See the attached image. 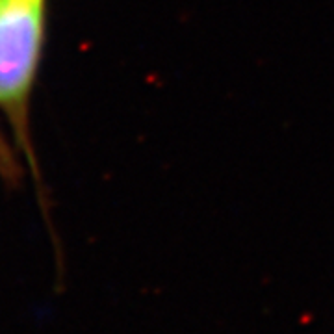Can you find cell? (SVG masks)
<instances>
[{
    "label": "cell",
    "instance_id": "cell-1",
    "mask_svg": "<svg viewBox=\"0 0 334 334\" xmlns=\"http://www.w3.org/2000/svg\"><path fill=\"white\" fill-rule=\"evenodd\" d=\"M43 34V0H0V106L21 115Z\"/></svg>",
    "mask_w": 334,
    "mask_h": 334
}]
</instances>
